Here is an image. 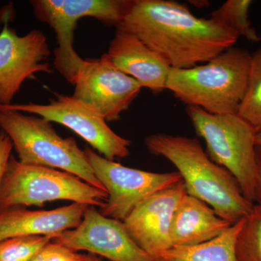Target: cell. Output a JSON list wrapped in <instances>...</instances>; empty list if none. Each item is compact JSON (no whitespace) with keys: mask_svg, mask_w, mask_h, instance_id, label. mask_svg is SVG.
Listing matches in <instances>:
<instances>
[{"mask_svg":"<svg viewBox=\"0 0 261 261\" xmlns=\"http://www.w3.org/2000/svg\"><path fill=\"white\" fill-rule=\"evenodd\" d=\"M51 240L44 235L7 239L0 242V261H29Z\"/></svg>","mask_w":261,"mask_h":261,"instance_id":"44dd1931","label":"cell"},{"mask_svg":"<svg viewBox=\"0 0 261 261\" xmlns=\"http://www.w3.org/2000/svg\"><path fill=\"white\" fill-rule=\"evenodd\" d=\"M51 241L111 261H154L130 238L123 221L106 217L94 206L87 207L76 228L63 231Z\"/></svg>","mask_w":261,"mask_h":261,"instance_id":"8fae6325","label":"cell"},{"mask_svg":"<svg viewBox=\"0 0 261 261\" xmlns=\"http://www.w3.org/2000/svg\"><path fill=\"white\" fill-rule=\"evenodd\" d=\"M87 254L68 248L51 241L44 245L29 261H86Z\"/></svg>","mask_w":261,"mask_h":261,"instance_id":"7402d4cb","label":"cell"},{"mask_svg":"<svg viewBox=\"0 0 261 261\" xmlns=\"http://www.w3.org/2000/svg\"><path fill=\"white\" fill-rule=\"evenodd\" d=\"M244 219L210 241L192 246L173 247L154 257V261H238L235 246Z\"/></svg>","mask_w":261,"mask_h":261,"instance_id":"e0dca14e","label":"cell"},{"mask_svg":"<svg viewBox=\"0 0 261 261\" xmlns=\"http://www.w3.org/2000/svg\"><path fill=\"white\" fill-rule=\"evenodd\" d=\"M89 205L73 202L50 211L15 207L0 212V242L21 236L44 235L51 238L76 228Z\"/></svg>","mask_w":261,"mask_h":261,"instance_id":"9a60e30c","label":"cell"},{"mask_svg":"<svg viewBox=\"0 0 261 261\" xmlns=\"http://www.w3.org/2000/svg\"><path fill=\"white\" fill-rule=\"evenodd\" d=\"M186 111L196 133L205 140L211 161L232 175L253 203L257 173L253 127L238 114H212L192 106Z\"/></svg>","mask_w":261,"mask_h":261,"instance_id":"8992f818","label":"cell"},{"mask_svg":"<svg viewBox=\"0 0 261 261\" xmlns=\"http://www.w3.org/2000/svg\"><path fill=\"white\" fill-rule=\"evenodd\" d=\"M101 58L154 94L166 89L171 67L164 58L136 36L116 29L107 53Z\"/></svg>","mask_w":261,"mask_h":261,"instance_id":"5bb4252c","label":"cell"},{"mask_svg":"<svg viewBox=\"0 0 261 261\" xmlns=\"http://www.w3.org/2000/svg\"><path fill=\"white\" fill-rule=\"evenodd\" d=\"M108 197L106 190L92 186L72 173L23 164L12 155L0 190V212L15 207H42L56 200L101 208Z\"/></svg>","mask_w":261,"mask_h":261,"instance_id":"5b68a950","label":"cell"},{"mask_svg":"<svg viewBox=\"0 0 261 261\" xmlns=\"http://www.w3.org/2000/svg\"><path fill=\"white\" fill-rule=\"evenodd\" d=\"M86 261H102V260L101 257H98L97 255L92 253H87V258Z\"/></svg>","mask_w":261,"mask_h":261,"instance_id":"484cf974","label":"cell"},{"mask_svg":"<svg viewBox=\"0 0 261 261\" xmlns=\"http://www.w3.org/2000/svg\"><path fill=\"white\" fill-rule=\"evenodd\" d=\"M13 148V142L10 140L9 136L3 130H0V190L5 170L12 156L11 152Z\"/></svg>","mask_w":261,"mask_h":261,"instance_id":"603a6c76","label":"cell"},{"mask_svg":"<svg viewBox=\"0 0 261 261\" xmlns=\"http://www.w3.org/2000/svg\"><path fill=\"white\" fill-rule=\"evenodd\" d=\"M116 29L136 36L174 68L207 63L239 39L212 19L197 18L187 5L173 0H134Z\"/></svg>","mask_w":261,"mask_h":261,"instance_id":"6da1fadb","label":"cell"},{"mask_svg":"<svg viewBox=\"0 0 261 261\" xmlns=\"http://www.w3.org/2000/svg\"><path fill=\"white\" fill-rule=\"evenodd\" d=\"M187 194L182 180L141 202L123 221L130 238L152 258L172 248L173 216Z\"/></svg>","mask_w":261,"mask_h":261,"instance_id":"4fadbf2b","label":"cell"},{"mask_svg":"<svg viewBox=\"0 0 261 261\" xmlns=\"http://www.w3.org/2000/svg\"><path fill=\"white\" fill-rule=\"evenodd\" d=\"M238 114L248 122L256 133L261 130V47L251 56L245 95Z\"/></svg>","mask_w":261,"mask_h":261,"instance_id":"d6986e66","label":"cell"},{"mask_svg":"<svg viewBox=\"0 0 261 261\" xmlns=\"http://www.w3.org/2000/svg\"><path fill=\"white\" fill-rule=\"evenodd\" d=\"M134 0H34V15L47 23L56 34L54 66L67 82L74 85L84 60L73 48L74 33L81 18L92 17L108 27H118Z\"/></svg>","mask_w":261,"mask_h":261,"instance_id":"52a82bcc","label":"cell"},{"mask_svg":"<svg viewBox=\"0 0 261 261\" xmlns=\"http://www.w3.org/2000/svg\"><path fill=\"white\" fill-rule=\"evenodd\" d=\"M0 106L37 115L51 123L66 126L109 161H115L116 159H124L129 155L130 141L115 133L99 113L73 95L57 94L47 105L29 102Z\"/></svg>","mask_w":261,"mask_h":261,"instance_id":"9c48e42d","label":"cell"},{"mask_svg":"<svg viewBox=\"0 0 261 261\" xmlns=\"http://www.w3.org/2000/svg\"><path fill=\"white\" fill-rule=\"evenodd\" d=\"M256 155L257 173L255 179V192H254V202L261 205V145L255 147Z\"/></svg>","mask_w":261,"mask_h":261,"instance_id":"cb8c5ba5","label":"cell"},{"mask_svg":"<svg viewBox=\"0 0 261 261\" xmlns=\"http://www.w3.org/2000/svg\"><path fill=\"white\" fill-rule=\"evenodd\" d=\"M238 261H261V205H253L237 238Z\"/></svg>","mask_w":261,"mask_h":261,"instance_id":"ffe728a7","label":"cell"},{"mask_svg":"<svg viewBox=\"0 0 261 261\" xmlns=\"http://www.w3.org/2000/svg\"><path fill=\"white\" fill-rule=\"evenodd\" d=\"M251 0H227L211 13V19L231 31L238 38L244 37L250 42L261 40L256 29L249 18Z\"/></svg>","mask_w":261,"mask_h":261,"instance_id":"ac0fdd59","label":"cell"},{"mask_svg":"<svg viewBox=\"0 0 261 261\" xmlns=\"http://www.w3.org/2000/svg\"><path fill=\"white\" fill-rule=\"evenodd\" d=\"M145 145L151 153L172 163L187 194L210 205L219 217L233 224L251 211L254 204L244 196L237 180L211 161L197 139L155 134L146 137Z\"/></svg>","mask_w":261,"mask_h":261,"instance_id":"7a4b0ae2","label":"cell"},{"mask_svg":"<svg viewBox=\"0 0 261 261\" xmlns=\"http://www.w3.org/2000/svg\"><path fill=\"white\" fill-rule=\"evenodd\" d=\"M231 225L219 217L205 202L187 194L173 216L171 229L172 248L210 241L222 234Z\"/></svg>","mask_w":261,"mask_h":261,"instance_id":"2e32d148","label":"cell"},{"mask_svg":"<svg viewBox=\"0 0 261 261\" xmlns=\"http://www.w3.org/2000/svg\"><path fill=\"white\" fill-rule=\"evenodd\" d=\"M251 56L232 47L205 64L171 68L166 89L184 104L212 114H238L246 91Z\"/></svg>","mask_w":261,"mask_h":261,"instance_id":"3957f363","label":"cell"},{"mask_svg":"<svg viewBox=\"0 0 261 261\" xmlns=\"http://www.w3.org/2000/svg\"><path fill=\"white\" fill-rule=\"evenodd\" d=\"M190 4L195 6V8H205L209 6L210 3L208 1H205V0H192L190 1Z\"/></svg>","mask_w":261,"mask_h":261,"instance_id":"d4e9b609","label":"cell"},{"mask_svg":"<svg viewBox=\"0 0 261 261\" xmlns=\"http://www.w3.org/2000/svg\"><path fill=\"white\" fill-rule=\"evenodd\" d=\"M0 128L9 136L20 163L60 169L106 190L75 139L63 138L51 122L0 106Z\"/></svg>","mask_w":261,"mask_h":261,"instance_id":"277c9868","label":"cell"},{"mask_svg":"<svg viewBox=\"0 0 261 261\" xmlns=\"http://www.w3.org/2000/svg\"><path fill=\"white\" fill-rule=\"evenodd\" d=\"M74 86L73 96L107 122L118 121L142 90L135 79L102 58L84 60Z\"/></svg>","mask_w":261,"mask_h":261,"instance_id":"30bf717a","label":"cell"},{"mask_svg":"<svg viewBox=\"0 0 261 261\" xmlns=\"http://www.w3.org/2000/svg\"><path fill=\"white\" fill-rule=\"evenodd\" d=\"M47 38L39 30L19 36L5 23L0 33V105L12 104L22 84L35 73H50Z\"/></svg>","mask_w":261,"mask_h":261,"instance_id":"7c38bea8","label":"cell"},{"mask_svg":"<svg viewBox=\"0 0 261 261\" xmlns=\"http://www.w3.org/2000/svg\"><path fill=\"white\" fill-rule=\"evenodd\" d=\"M255 145H261V130L257 132L255 136Z\"/></svg>","mask_w":261,"mask_h":261,"instance_id":"4316f807","label":"cell"},{"mask_svg":"<svg viewBox=\"0 0 261 261\" xmlns=\"http://www.w3.org/2000/svg\"><path fill=\"white\" fill-rule=\"evenodd\" d=\"M84 150L96 177L108 192L106 205L99 211L106 217L123 222L141 202L182 181L178 171H142L109 161L89 147Z\"/></svg>","mask_w":261,"mask_h":261,"instance_id":"ba28073f","label":"cell"}]
</instances>
